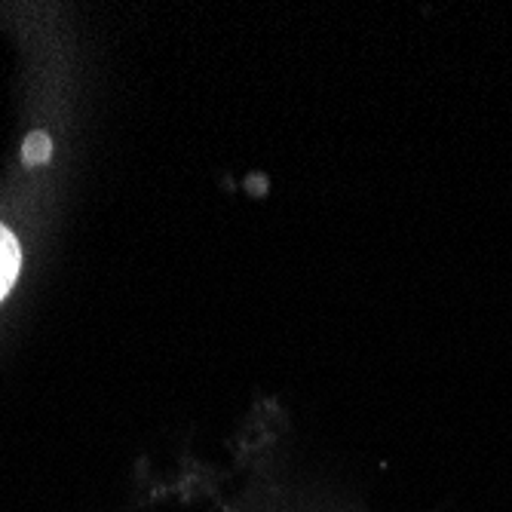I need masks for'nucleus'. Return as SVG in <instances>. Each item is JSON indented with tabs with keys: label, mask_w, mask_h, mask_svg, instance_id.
<instances>
[{
	"label": "nucleus",
	"mask_w": 512,
	"mask_h": 512,
	"mask_svg": "<svg viewBox=\"0 0 512 512\" xmlns=\"http://www.w3.org/2000/svg\"><path fill=\"white\" fill-rule=\"evenodd\" d=\"M22 267V249L19 240L13 237V230L7 224H0V301L7 298V292L13 289L16 276Z\"/></svg>",
	"instance_id": "nucleus-1"
},
{
	"label": "nucleus",
	"mask_w": 512,
	"mask_h": 512,
	"mask_svg": "<svg viewBox=\"0 0 512 512\" xmlns=\"http://www.w3.org/2000/svg\"><path fill=\"white\" fill-rule=\"evenodd\" d=\"M50 160V138H46L43 132H31L28 142H25V163H43Z\"/></svg>",
	"instance_id": "nucleus-2"
}]
</instances>
